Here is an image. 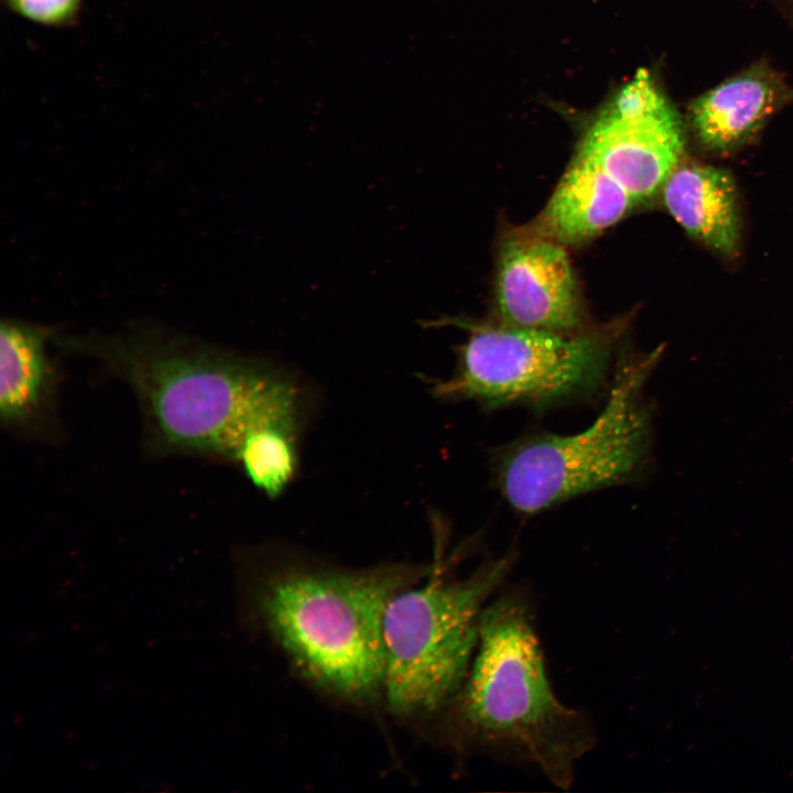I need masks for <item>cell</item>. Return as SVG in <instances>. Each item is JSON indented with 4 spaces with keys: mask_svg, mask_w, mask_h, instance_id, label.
<instances>
[{
    "mask_svg": "<svg viewBox=\"0 0 793 793\" xmlns=\"http://www.w3.org/2000/svg\"><path fill=\"white\" fill-rule=\"evenodd\" d=\"M99 358L132 391L144 450L154 457L233 461L253 434L297 435L302 390L265 362L177 337L66 341Z\"/></svg>",
    "mask_w": 793,
    "mask_h": 793,
    "instance_id": "obj_1",
    "label": "cell"
},
{
    "mask_svg": "<svg viewBox=\"0 0 793 793\" xmlns=\"http://www.w3.org/2000/svg\"><path fill=\"white\" fill-rule=\"evenodd\" d=\"M535 626L528 590H499L481 611L467 676L436 715L457 752L532 767L568 790L597 737L589 718L555 695Z\"/></svg>",
    "mask_w": 793,
    "mask_h": 793,
    "instance_id": "obj_2",
    "label": "cell"
},
{
    "mask_svg": "<svg viewBox=\"0 0 793 793\" xmlns=\"http://www.w3.org/2000/svg\"><path fill=\"white\" fill-rule=\"evenodd\" d=\"M432 572L411 564L348 569L290 560L259 573L251 602L267 632L307 680L361 702L382 692L388 604Z\"/></svg>",
    "mask_w": 793,
    "mask_h": 793,
    "instance_id": "obj_3",
    "label": "cell"
},
{
    "mask_svg": "<svg viewBox=\"0 0 793 793\" xmlns=\"http://www.w3.org/2000/svg\"><path fill=\"white\" fill-rule=\"evenodd\" d=\"M514 563L512 552L459 579L434 578L399 591L383 617L382 693L399 717L436 715L470 669L480 615Z\"/></svg>",
    "mask_w": 793,
    "mask_h": 793,
    "instance_id": "obj_4",
    "label": "cell"
},
{
    "mask_svg": "<svg viewBox=\"0 0 793 793\" xmlns=\"http://www.w3.org/2000/svg\"><path fill=\"white\" fill-rule=\"evenodd\" d=\"M653 362L650 357L624 363L605 408L587 428L571 435H533L501 454L497 484L517 511L540 512L637 472L649 443L641 392Z\"/></svg>",
    "mask_w": 793,
    "mask_h": 793,
    "instance_id": "obj_5",
    "label": "cell"
},
{
    "mask_svg": "<svg viewBox=\"0 0 793 793\" xmlns=\"http://www.w3.org/2000/svg\"><path fill=\"white\" fill-rule=\"evenodd\" d=\"M469 329L456 372L433 387L435 395L486 405H544L593 392L611 357L608 335H573L456 321Z\"/></svg>",
    "mask_w": 793,
    "mask_h": 793,
    "instance_id": "obj_6",
    "label": "cell"
},
{
    "mask_svg": "<svg viewBox=\"0 0 793 793\" xmlns=\"http://www.w3.org/2000/svg\"><path fill=\"white\" fill-rule=\"evenodd\" d=\"M496 303L506 326L572 334L580 325L576 280L564 245L532 229L503 241Z\"/></svg>",
    "mask_w": 793,
    "mask_h": 793,
    "instance_id": "obj_7",
    "label": "cell"
},
{
    "mask_svg": "<svg viewBox=\"0 0 793 793\" xmlns=\"http://www.w3.org/2000/svg\"><path fill=\"white\" fill-rule=\"evenodd\" d=\"M683 150L681 122L665 102L643 112H622L610 106L590 127L578 152L640 202L664 185Z\"/></svg>",
    "mask_w": 793,
    "mask_h": 793,
    "instance_id": "obj_8",
    "label": "cell"
},
{
    "mask_svg": "<svg viewBox=\"0 0 793 793\" xmlns=\"http://www.w3.org/2000/svg\"><path fill=\"white\" fill-rule=\"evenodd\" d=\"M39 327L3 321L0 328V419L18 438L56 444L63 441L58 411V371Z\"/></svg>",
    "mask_w": 793,
    "mask_h": 793,
    "instance_id": "obj_9",
    "label": "cell"
},
{
    "mask_svg": "<svg viewBox=\"0 0 793 793\" xmlns=\"http://www.w3.org/2000/svg\"><path fill=\"white\" fill-rule=\"evenodd\" d=\"M634 200L597 162L577 151L532 230L562 245L596 237Z\"/></svg>",
    "mask_w": 793,
    "mask_h": 793,
    "instance_id": "obj_10",
    "label": "cell"
},
{
    "mask_svg": "<svg viewBox=\"0 0 793 793\" xmlns=\"http://www.w3.org/2000/svg\"><path fill=\"white\" fill-rule=\"evenodd\" d=\"M664 204L692 237L719 254L732 257L740 240L736 184L725 170L678 165L663 185Z\"/></svg>",
    "mask_w": 793,
    "mask_h": 793,
    "instance_id": "obj_11",
    "label": "cell"
},
{
    "mask_svg": "<svg viewBox=\"0 0 793 793\" xmlns=\"http://www.w3.org/2000/svg\"><path fill=\"white\" fill-rule=\"evenodd\" d=\"M771 85L753 75L729 79L699 97L691 118L700 142L714 151H727L745 141L770 112Z\"/></svg>",
    "mask_w": 793,
    "mask_h": 793,
    "instance_id": "obj_12",
    "label": "cell"
},
{
    "mask_svg": "<svg viewBox=\"0 0 793 793\" xmlns=\"http://www.w3.org/2000/svg\"><path fill=\"white\" fill-rule=\"evenodd\" d=\"M295 439L296 435L281 430L259 432L243 443L235 463L256 487L275 497L294 475Z\"/></svg>",
    "mask_w": 793,
    "mask_h": 793,
    "instance_id": "obj_13",
    "label": "cell"
},
{
    "mask_svg": "<svg viewBox=\"0 0 793 793\" xmlns=\"http://www.w3.org/2000/svg\"><path fill=\"white\" fill-rule=\"evenodd\" d=\"M12 13L37 25L66 29L78 24L85 0H2Z\"/></svg>",
    "mask_w": 793,
    "mask_h": 793,
    "instance_id": "obj_14",
    "label": "cell"
}]
</instances>
